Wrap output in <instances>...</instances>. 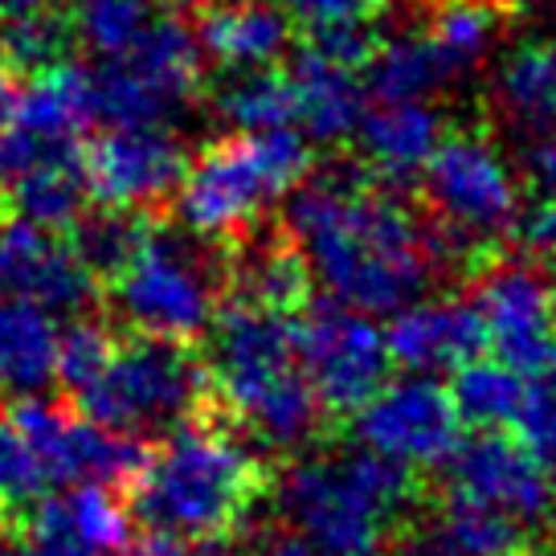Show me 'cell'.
I'll use <instances>...</instances> for the list:
<instances>
[{"instance_id": "1", "label": "cell", "mask_w": 556, "mask_h": 556, "mask_svg": "<svg viewBox=\"0 0 556 556\" xmlns=\"http://www.w3.org/2000/svg\"><path fill=\"white\" fill-rule=\"evenodd\" d=\"M282 222L312 282L352 312L393 315L451 266L442 238L414 208L352 176L299 180Z\"/></svg>"}, {"instance_id": "2", "label": "cell", "mask_w": 556, "mask_h": 556, "mask_svg": "<svg viewBox=\"0 0 556 556\" xmlns=\"http://www.w3.org/2000/svg\"><path fill=\"white\" fill-rule=\"evenodd\" d=\"M414 500V470L365 446L295 458L275 483L278 528L312 556H384Z\"/></svg>"}, {"instance_id": "3", "label": "cell", "mask_w": 556, "mask_h": 556, "mask_svg": "<svg viewBox=\"0 0 556 556\" xmlns=\"http://www.w3.org/2000/svg\"><path fill=\"white\" fill-rule=\"evenodd\" d=\"M266 491V467L238 430L189 417L168 430L164 446L143 458L131 504L156 532L185 540H226Z\"/></svg>"}, {"instance_id": "4", "label": "cell", "mask_w": 556, "mask_h": 556, "mask_svg": "<svg viewBox=\"0 0 556 556\" xmlns=\"http://www.w3.org/2000/svg\"><path fill=\"white\" fill-rule=\"evenodd\" d=\"M208 389L270 451H295L319 430L324 405L295 352V315L245 299L217 307L208 324Z\"/></svg>"}, {"instance_id": "5", "label": "cell", "mask_w": 556, "mask_h": 556, "mask_svg": "<svg viewBox=\"0 0 556 556\" xmlns=\"http://www.w3.org/2000/svg\"><path fill=\"white\" fill-rule=\"evenodd\" d=\"M312 173V139L295 127L238 131L205 148L176 185V208L201 242L238 238Z\"/></svg>"}, {"instance_id": "6", "label": "cell", "mask_w": 556, "mask_h": 556, "mask_svg": "<svg viewBox=\"0 0 556 556\" xmlns=\"http://www.w3.org/2000/svg\"><path fill=\"white\" fill-rule=\"evenodd\" d=\"M208 393L205 361L185 340L131 336L115 344L103 372L74 393L78 414L123 434H168L201 414Z\"/></svg>"}, {"instance_id": "7", "label": "cell", "mask_w": 556, "mask_h": 556, "mask_svg": "<svg viewBox=\"0 0 556 556\" xmlns=\"http://www.w3.org/2000/svg\"><path fill=\"white\" fill-rule=\"evenodd\" d=\"M111 282V307L139 336L192 344L222 307V270L197 233L152 226Z\"/></svg>"}, {"instance_id": "8", "label": "cell", "mask_w": 556, "mask_h": 556, "mask_svg": "<svg viewBox=\"0 0 556 556\" xmlns=\"http://www.w3.org/2000/svg\"><path fill=\"white\" fill-rule=\"evenodd\" d=\"M421 185L451 262L504 242L523 208L511 160L486 136L470 131L438 143V152L421 168Z\"/></svg>"}, {"instance_id": "9", "label": "cell", "mask_w": 556, "mask_h": 556, "mask_svg": "<svg viewBox=\"0 0 556 556\" xmlns=\"http://www.w3.org/2000/svg\"><path fill=\"white\" fill-rule=\"evenodd\" d=\"M201 41L185 21L156 17L123 58L87 70V111L106 127L180 119L201 90Z\"/></svg>"}, {"instance_id": "10", "label": "cell", "mask_w": 556, "mask_h": 556, "mask_svg": "<svg viewBox=\"0 0 556 556\" xmlns=\"http://www.w3.org/2000/svg\"><path fill=\"white\" fill-rule=\"evenodd\" d=\"M295 352L315 397L331 414H356L389 381V348L377 315L352 312L336 299L307 303L295 315Z\"/></svg>"}, {"instance_id": "11", "label": "cell", "mask_w": 556, "mask_h": 556, "mask_svg": "<svg viewBox=\"0 0 556 556\" xmlns=\"http://www.w3.org/2000/svg\"><path fill=\"white\" fill-rule=\"evenodd\" d=\"M458 438V409L434 372H405L397 381H384L356 409V442L405 470L442 467Z\"/></svg>"}, {"instance_id": "12", "label": "cell", "mask_w": 556, "mask_h": 556, "mask_svg": "<svg viewBox=\"0 0 556 556\" xmlns=\"http://www.w3.org/2000/svg\"><path fill=\"white\" fill-rule=\"evenodd\" d=\"M475 312L486 348L523 377L556 368V287L536 266L504 262L491 266L475 287Z\"/></svg>"}, {"instance_id": "13", "label": "cell", "mask_w": 556, "mask_h": 556, "mask_svg": "<svg viewBox=\"0 0 556 556\" xmlns=\"http://www.w3.org/2000/svg\"><path fill=\"white\" fill-rule=\"evenodd\" d=\"M446 467V491L454 500H470L491 511H504L523 528H540L553 516L556 491L548 467L516 438L500 430H479L475 438H458Z\"/></svg>"}, {"instance_id": "14", "label": "cell", "mask_w": 556, "mask_h": 556, "mask_svg": "<svg viewBox=\"0 0 556 556\" xmlns=\"http://www.w3.org/2000/svg\"><path fill=\"white\" fill-rule=\"evenodd\" d=\"M189 168V152L168 123L111 127L83 156V180L99 205L152 208L168 201Z\"/></svg>"}, {"instance_id": "15", "label": "cell", "mask_w": 556, "mask_h": 556, "mask_svg": "<svg viewBox=\"0 0 556 556\" xmlns=\"http://www.w3.org/2000/svg\"><path fill=\"white\" fill-rule=\"evenodd\" d=\"M0 287L50 315H83L94 303V275L74 245L25 217L0 222Z\"/></svg>"}, {"instance_id": "16", "label": "cell", "mask_w": 556, "mask_h": 556, "mask_svg": "<svg viewBox=\"0 0 556 556\" xmlns=\"http://www.w3.org/2000/svg\"><path fill=\"white\" fill-rule=\"evenodd\" d=\"M381 331L389 361L401 372H454L486 348L475 303L458 299H414L389 315Z\"/></svg>"}, {"instance_id": "17", "label": "cell", "mask_w": 556, "mask_h": 556, "mask_svg": "<svg viewBox=\"0 0 556 556\" xmlns=\"http://www.w3.org/2000/svg\"><path fill=\"white\" fill-rule=\"evenodd\" d=\"M368 168L384 180H414L442 143V111L426 99H377L361 111L356 131Z\"/></svg>"}, {"instance_id": "18", "label": "cell", "mask_w": 556, "mask_h": 556, "mask_svg": "<svg viewBox=\"0 0 556 556\" xmlns=\"http://www.w3.org/2000/svg\"><path fill=\"white\" fill-rule=\"evenodd\" d=\"M291 13L270 0H217L197 25L201 53L226 70L275 66L291 50Z\"/></svg>"}, {"instance_id": "19", "label": "cell", "mask_w": 556, "mask_h": 556, "mask_svg": "<svg viewBox=\"0 0 556 556\" xmlns=\"http://www.w3.org/2000/svg\"><path fill=\"white\" fill-rule=\"evenodd\" d=\"M287 78L295 90V123L312 143H340L356 131L365 111V83L356 78V66L307 46L295 53Z\"/></svg>"}, {"instance_id": "20", "label": "cell", "mask_w": 556, "mask_h": 556, "mask_svg": "<svg viewBox=\"0 0 556 556\" xmlns=\"http://www.w3.org/2000/svg\"><path fill=\"white\" fill-rule=\"evenodd\" d=\"M58 324L29 299H0V393L29 397L53 384Z\"/></svg>"}, {"instance_id": "21", "label": "cell", "mask_w": 556, "mask_h": 556, "mask_svg": "<svg viewBox=\"0 0 556 556\" xmlns=\"http://www.w3.org/2000/svg\"><path fill=\"white\" fill-rule=\"evenodd\" d=\"M495 103L523 131H556V58L548 37L520 41L500 58Z\"/></svg>"}, {"instance_id": "22", "label": "cell", "mask_w": 556, "mask_h": 556, "mask_svg": "<svg viewBox=\"0 0 556 556\" xmlns=\"http://www.w3.org/2000/svg\"><path fill=\"white\" fill-rule=\"evenodd\" d=\"M446 83H454V70L430 34H397L365 58V87L377 99H430Z\"/></svg>"}, {"instance_id": "23", "label": "cell", "mask_w": 556, "mask_h": 556, "mask_svg": "<svg viewBox=\"0 0 556 556\" xmlns=\"http://www.w3.org/2000/svg\"><path fill=\"white\" fill-rule=\"evenodd\" d=\"M213 111L233 131L295 127V90L291 78L275 66L229 70V78L213 94Z\"/></svg>"}, {"instance_id": "24", "label": "cell", "mask_w": 556, "mask_h": 556, "mask_svg": "<svg viewBox=\"0 0 556 556\" xmlns=\"http://www.w3.org/2000/svg\"><path fill=\"white\" fill-rule=\"evenodd\" d=\"M523 389H528V377L516 372L511 365H504L500 356L495 361H479L475 356V361L454 368L451 401L463 426L500 430V426H511Z\"/></svg>"}, {"instance_id": "25", "label": "cell", "mask_w": 556, "mask_h": 556, "mask_svg": "<svg viewBox=\"0 0 556 556\" xmlns=\"http://www.w3.org/2000/svg\"><path fill=\"white\" fill-rule=\"evenodd\" d=\"M500 29H504V13L495 0H438L426 25V34L446 58V66L454 70V78L475 70L495 50Z\"/></svg>"}, {"instance_id": "26", "label": "cell", "mask_w": 556, "mask_h": 556, "mask_svg": "<svg viewBox=\"0 0 556 556\" xmlns=\"http://www.w3.org/2000/svg\"><path fill=\"white\" fill-rule=\"evenodd\" d=\"M9 205L17 217L46 229H70L87 208V180H83V156L41 164L29 176L9 185Z\"/></svg>"}, {"instance_id": "27", "label": "cell", "mask_w": 556, "mask_h": 556, "mask_svg": "<svg viewBox=\"0 0 556 556\" xmlns=\"http://www.w3.org/2000/svg\"><path fill=\"white\" fill-rule=\"evenodd\" d=\"M13 426L25 434L50 483H78L83 417H70L62 405L29 393V397H13Z\"/></svg>"}, {"instance_id": "28", "label": "cell", "mask_w": 556, "mask_h": 556, "mask_svg": "<svg viewBox=\"0 0 556 556\" xmlns=\"http://www.w3.org/2000/svg\"><path fill=\"white\" fill-rule=\"evenodd\" d=\"M238 299L266 312L299 315L312 303V270L295 245H258L242 262Z\"/></svg>"}, {"instance_id": "29", "label": "cell", "mask_w": 556, "mask_h": 556, "mask_svg": "<svg viewBox=\"0 0 556 556\" xmlns=\"http://www.w3.org/2000/svg\"><path fill=\"white\" fill-rule=\"evenodd\" d=\"M156 21V0H70V34L99 58H123Z\"/></svg>"}, {"instance_id": "30", "label": "cell", "mask_w": 556, "mask_h": 556, "mask_svg": "<svg viewBox=\"0 0 556 556\" xmlns=\"http://www.w3.org/2000/svg\"><path fill=\"white\" fill-rule=\"evenodd\" d=\"M434 528L467 556H528V544H532V528H523L520 520L454 495H446V507Z\"/></svg>"}, {"instance_id": "31", "label": "cell", "mask_w": 556, "mask_h": 556, "mask_svg": "<svg viewBox=\"0 0 556 556\" xmlns=\"http://www.w3.org/2000/svg\"><path fill=\"white\" fill-rule=\"evenodd\" d=\"M74 254L83 258L94 278H115L123 270V262L136 254L152 222L139 208H111L103 205V213H90L74 222Z\"/></svg>"}, {"instance_id": "32", "label": "cell", "mask_w": 556, "mask_h": 556, "mask_svg": "<svg viewBox=\"0 0 556 556\" xmlns=\"http://www.w3.org/2000/svg\"><path fill=\"white\" fill-rule=\"evenodd\" d=\"M115 331L106 328L103 319H90L87 312L70 315L66 331H58V352H53V381L66 389L70 397L78 389H87L103 365L115 352Z\"/></svg>"}, {"instance_id": "33", "label": "cell", "mask_w": 556, "mask_h": 556, "mask_svg": "<svg viewBox=\"0 0 556 556\" xmlns=\"http://www.w3.org/2000/svg\"><path fill=\"white\" fill-rule=\"evenodd\" d=\"M17 556H106L90 544L78 523L70 520L62 495H41L29 504V516L21 523Z\"/></svg>"}, {"instance_id": "34", "label": "cell", "mask_w": 556, "mask_h": 556, "mask_svg": "<svg viewBox=\"0 0 556 556\" xmlns=\"http://www.w3.org/2000/svg\"><path fill=\"white\" fill-rule=\"evenodd\" d=\"M13 25L4 29V53L25 70H46L66 58L70 25L53 21L50 13H29V17H9Z\"/></svg>"}, {"instance_id": "35", "label": "cell", "mask_w": 556, "mask_h": 556, "mask_svg": "<svg viewBox=\"0 0 556 556\" xmlns=\"http://www.w3.org/2000/svg\"><path fill=\"white\" fill-rule=\"evenodd\" d=\"M50 486L46 470L29 451V442L13 426V417H0V500L4 504H34Z\"/></svg>"}, {"instance_id": "36", "label": "cell", "mask_w": 556, "mask_h": 556, "mask_svg": "<svg viewBox=\"0 0 556 556\" xmlns=\"http://www.w3.org/2000/svg\"><path fill=\"white\" fill-rule=\"evenodd\" d=\"M511 430H516V442L536 454L544 467H556V381L528 377Z\"/></svg>"}, {"instance_id": "37", "label": "cell", "mask_w": 556, "mask_h": 556, "mask_svg": "<svg viewBox=\"0 0 556 556\" xmlns=\"http://www.w3.org/2000/svg\"><path fill=\"white\" fill-rule=\"evenodd\" d=\"M381 0H287L307 29H340V25H368Z\"/></svg>"}, {"instance_id": "38", "label": "cell", "mask_w": 556, "mask_h": 556, "mask_svg": "<svg viewBox=\"0 0 556 556\" xmlns=\"http://www.w3.org/2000/svg\"><path fill=\"white\" fill-rule=\"evenodd\" d=\"M523 173L536 189V201L556 205V131H540V139L523 156Z\"/></svg>"}, {"instance_id": "39", "label": "cell", "mask_w": 556, "mask_h": 556, "mask_svg": "<svg viewBox=\"0 0 556 556\" xmlns=\"http://www.w3.org/2000/svg\"><path fill=\"white\" fill-rule=\"evenodd\" d=\"M511 233H520V242L532 250V254H553L556 258V205H544V201H536V205L516 217V229Z\"/></svg>"}, {"instance_id": "40", "label": "cell", "mask_w": 556, "mask_h": 556, "mask_svg": "<svg viewBox=\"0 0 556 556\" xmlns=\"http://www.w3.org/2000/svg\"><path fill=\"white\" fill-rule=\"evenodd\" d=\"M106 556H197V544L185 536H173V532H156L152 528V536H143V540H127L123 548H115V553H106Z\"/></svg>"}, {"instance_id": "41", "label": "cell", "mask_w": 556, "mask_h": 556, "mask_svg": "<svg viewBox=\"0 0 556 556\" xmlns=\"http://www.w3.org/2000/svg\"><path fill=\"white\" fill-rule=\"evenodd\" d=\"M389 553L393 556H467V553H458L438 528H421L417 536H409L405 544H393Z\"/></svg>"}, {"instance_id": "42", "label": "cell", "mask_w": 556, "mask_h": 556, "mask_svg": "<svg viewBox=\"0 0 556 556\" xmlns=\"http://www.w3.org/2000/svg\"><path fill=\"white\" fill-rule=\"evenodd\" d=\"M53 0H0L4 17H29V13H50Z\"/></svg>"}, {"instance_id": "43", "label": "cell", "mask_w": 556, "mask_h": 556, "mask_svg": "<svg viewBox=\"0 0 556 556\" xmlns=\"http://www.w3.org/2000/svg\"><path fill=\"white\" fill-rule=\"evenodd\" d=\"M9 103H13V90H9V78L0 74V123H4V115H9Z\"/></svg>"}, {"instance_id": "44", "label": "cell", "mask_w": 556, "mask_h": 556, "mask_svg": "<svg viewBox=\"0 0 556 556\" xmlns=\"http://www.w3.org/2000/svg\"><path fill=\"white\" fill-rule=\"evenodd\" d=\"M511 4H520V9H540V4H548V0H511Z\"/></svg>"}, {"instance_id": "45", "label": "cell", "mask_w": 556, "mask_h": 556, "mask_svg": "<svg viewBox=\"0 0 556 556\" xmlns=\"http://www.w3.org/2000/svg\"><path fill=\"white\" fill-rule=\"evenodd\" d=\"M9 528V507H4V500H0V532Z\"/></svg>"}, {"instance_id": "46", "label": "cell", "mask_w": 556, "mask_h": 556, "mask_svg": "<svg viewBox=\"0 0 556 556\" xmlns=\"http://www.w3.org/2000/svg\"><path fill=\"white\" fill-rule=\"evenodd\" d=\"M548 46H553V58H556V25H553V34H548Z\"/></svg>"}, {"instance_id": "47", "label": "cell", "mask_w": 556, "mask_h": 556, "mask_svg": "<svg viewBox=\"0 0 556 556\" xmlns=\"http://www.w3.org/2000/svg\"><path fill=\"white\" fill-rule=\"evenodd\" d=\"M173 4H197V0H173Z\"/></svg>"}, {"instance_id": "48", "label": "cell", "mask_w": 556, "mask_h": 556, "mask_svg": "<svg viewBox=\"0 0 556 556\" xmlns=\"http://www.w3.org/2000/svg\"><path fill=\"white\" fill-rule=\"evenodd\" d=\"M0 556H9V553H4V548H0Z\"/></svg>"}, {"instance_id": "49", "label": "cell", "mask_w": 556, "mask_h": 556, "mask_svg": "<svg viewBox=\"0 0 556 556\" xmlns=\"http://www.w3.org/2000/svg\"><path fill=\"white\" fill-rule=\"evenodd\" d=\"M553 372H556V368H553Z\"/></svg>"}]
</instances>
